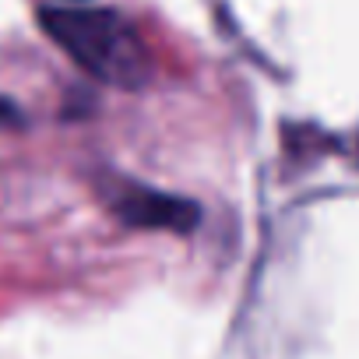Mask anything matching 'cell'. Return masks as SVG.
<instances>
[{
  "label": "cell",
  "instance_id": "6da1fadb",
  "mask_svg": "<svg viewBox=\"0 0 359 359\" xmlns=\"http://www.w3.org/2000/svg\"><path fill=\"white\" fill-rule=\"evenodd\" d=\"M39 22L92 78L120 88H141L148 81L151 53L120 15L99 8H43Z\"/></svg>",
  "mask_w": 359,
  "mask_h": 359
},
{
  "label": "cell",
  "instance_id": "7a4b0ae2",
  "mask_svg": "<svg viewBox=\"0 0 359 359\" xmlns=\"http://www.w3.org/2000/svg\"><path fill=\"white\" fill-rule=\"evenodd\" d=\"M116 212L123 222L130 226H144V229H191L198 222V208L191 201L180 198H165L155 191H127L116 198Z\"/></svg>",
  "mask_w": 359,
  "mask_h": 359
}]
</instances>
